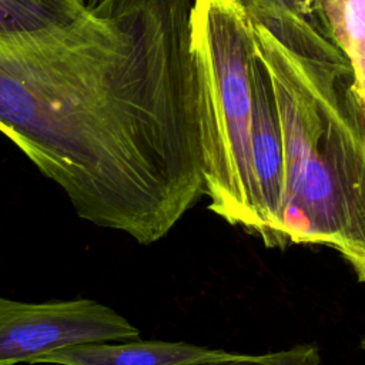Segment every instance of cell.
Masks as SVG:
<instances>
[{
    "instance_id": "7",
    "label": "cell",
    "mask_w": 365,
    "mask_h": 365,
    "mask_svg": "<svg viewBox=\"0 0 365 365\" xmlns=\"http://www.w3.org/2000/svg\"><path fill=\"white\" fill-rule=\"evenodd\" d=\"M314 16L348 58L356 93L365 104V0H317Z\"/></svg>"
},
{
    "instance_id": "6",
    "label": "cell",
    "mask_w": 365,
    "mask_h": 365,
    "mask_svg": "<svg viewBox=\"0 0 365 365\" xmlns=\"http://www.w3.org/2000/svg\"><path fill=\"white\" fill-rule=\"evenodd\" d=\"M235 352L198 346L187 342L134 341L88 342L53 351L36 364L57 365H201L228 361Z\"/></svg>"
},
{
    "instance_id": "11",
    "label": "cell",
    "mask_w": 365,
    "mask_h": 365,
    "mask_svg": "<svg viewBox=\"0 0 365 365\" xmlns=\"http://www.w3.org/2000/svg\"><path fill=\"white\" fill-rule=\"evenodd\" d=\"M245 7H248V6H252V4H255L258 0H240Z\"/></svg>"
},
{
    "instance_id": "1",
    "label": "cell",
    "mask_w": 365,
    "mask_h": 365,
    "mask_svg": "<svg viewBox=\"0 0 365 365\" xmlns=\"http://www.w3.org/2000/svg\"><path fill=\"white\" fill-rule=\"evenodd\" d=\"M194 0H94L77 19L0 34V131L74 211L141 245L205 195L211 106Z\"/></svg>"
},
{
    "instance_id": "3",
    "label": "cell",
    "mask_w": 365,
    "mask_h": 365,
    "mask_svg": "<svg viewBox=\"0 0 365 365\" xmlns=\"http://www.w3.org/2000/svg\"><path fill=\"white\" fill-rule=\"evenodd\" d=\"M192 43L211 106L204 144L208 208L231 225L267 237L251 151V17L240 0H194Z\"/></svg>"
},
{
    "instance_id": "10",
    "label": "cell",
    "mask_w": 365,
    "mask_h": 365,
    "mask_svg": "<svg viewBox=\"0 0 365 365\" xmlns=\"http://www.w3.org/2000/svg\"><path fill=\"white\" fill-rule=\"evenodd\" d=\"M294 10L305 17H312L315 11L317 0H292Z\"/></svg>"
},
{
    "instance_id": "2",
    "label": "cell",
    "mask_w": 365,
    "mask_h": 365,
    "mask_svg": "<svg viewBox=\"0 0 365 365\" xmlns=\"http://www.w3.org/2000/svg\"><path fill=\"white\" fill-rule=\"evenodd\" d=\"M271 76L285 151V242L334 248L365 282V104L344 53L311 17L247 7Z\"/></svg>"
},
{
    "instance_id": "9",
    "label": "cell",
    "mask_w": 365,
    "mask_h": 365,
    "mask_svg": "<svg viewBox=\"0 0 365 365\" xmlns=\"http://www.w3.org/2000/svg\"><path fill=\"white\" fill-rule=\"evenodd\" d=\"M201 365H319V354L317 348L302 345L288 351L268 352L262 355L240 354V356L234 359L208 362Z\"/></svg>"
},
{
    "instance_id": "8",
    "label": "cell",
    "mask_w": 365,
    "mask_h": 365,
    "mask_svg": "<svg viewBox=\"0 0 365 365\" xmlns=\"http://www.w3.org/2000/svg\"><path fill=\"white\" fill-rule=\"evenodd\" d=\"M86 0H0V34L27 33L81 16Z\"/></svg>"
},
{
    "instance_id": "12",
    "label": "cell",
    "mask_w": 365,
    "mask_h": 365,
    "mask_svg": "<svg viewBox=\"0 0 365 365\" xmlns=\"http://www.w3.org/2000/svg\"><path fill=\"white\" fill-rule=\"evenodd\" d=\"M361 348L365 351V334H364V336H362V339H361Z\"/></svg>"
},
{
    "instance_id": "4",
    "label": "cell",
    "mask_w": 365,
    "mask_h": 365,
    "mask_svg": "<svg viewBox=\"0 0 365 365\" xmlns=\"http://www.w3.org/2000/svg\"><path fill=\"white\" fill-rule=\"evenodd\" d=\"M138 335L124 317L91 299L20 302L0 297V365L36 364L61 348Z\"/></svg>"
},
{
    "instance_id": "5",
    "label": "cell",
    "mask_w": 365,
    "mask_h": 365,
    "mask_svg": "<svg viewBox=\"0 0 365 365\" xmlns=\"http://www.w3.org/2000/svg\"><path fill=\"white\" fill-rule=\"evenodd\" d=\"M251 151L259 194L267 247L287 245L281 232L285 197V151L274 86L267 66L257 54L251 60Z\"/></svg>"
}]
</instances>
